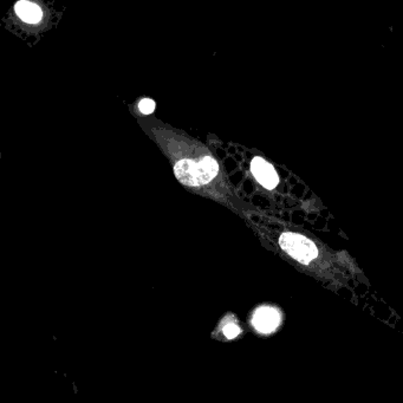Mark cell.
<instances>
[{"label": "cell", "instance_id": "1", "mask_svg": "<svg viewBox=\"0 0 403 403\" xmlns=\"http://www.w3.org/2000/svg\"><path fill=\"white\" fill-rule=\"evenodd\" d=\"M219 172V164L213 157L200 160H181L176 164V179L186 186H202L212 181Z\"/></svg>", "mask_w": 403, "mask_h": 403}, {"label": "cell", "instance_id": "2", "mask_svg": "<svg viewBox=\"0 0 403 403\" xmlns=\"http://www.w3.org/2000/svg\"><path fill=\"white\" fill-rule=\"evenodd\" d=\"M280 246L286 253L302 264H309L317 258L318 250L310 239L296 233H284L280 237Z\"/></svg>", "mask_w": 403, "mask_h": 403}, {"label": "cell", "instance_id": "3", "mask_svg": "<svg viewBox=\"0 0 403 403\" xmlns=\"http://www.w3.org/2000/svg\"><path fill=\"white\" fill-rule=\"evenodd\" d=\"M280 321L279 311L271 306H263L254 312L252 324L258 333H270L279 326Z\"/></svg>", "mask_w": 403, "mask_h": 403}, {"label": "cell", "instance_id": "4", "mask_svg": "<svg viewBox=\"0 0 403 403\" xmlns=\"http://www.w3.org/2000/svg\"><path fill=\"white\" fill-rule=\"evenodd\" d=\"M251 171L253 173L254 178L258 180V183L267 190H273L279 183L275 169L265 160H263L262 157H254L251 164Z\"/></svg>", "mask_w": 403, "mask_h": 403}, {"label": "cell", "instance_id": "5", "mask_svg": "<svg viewBox=\"0 0 403 403\" xmlns=\"http://www.w3.org/2000/svg\"><path fill=\"white\" fill-rule=\"evenodd\" d=\"M15 13L18 15L19 18L22 22H29V24H36L41 22L43 17V12L38 5L30 3V1H19L15 4Z\"/></svg>", "mask_w": 403, "mask_h": 403}, {"label": "cell", "instance_id": "6", "mask_svg": "<svg viewBox=\"0 0 403 403\" xmlns=\"http://www.w3.org/2000/svg\"><path fill=\"white\" fill-rule=\"evenodd\" d=\"M224 333L225 336L232 340V338H234V337L238 336L240 333V329L238 325L233 323V322H230L227 324L225 325L224 329Z\"/></svg>", "mask_w": 403, "mask_h": 403}, {"label": "cell", "instance_id": "7", "mask_svg": "<svg viewBox=\"0 0 403 403\" xmlns=\"http://www.w3.org/2000/svg\"><path fill=\"white\" fill-rule=\"evenodd\" d=\"M138 109H140V112L142 114H152L154 112V109H155V103H154L153 100H150V98H145V100H142L140 102V105H138Z\"/></svg>", "mask_w": 403, "mask_h": 403}]
</instances>
